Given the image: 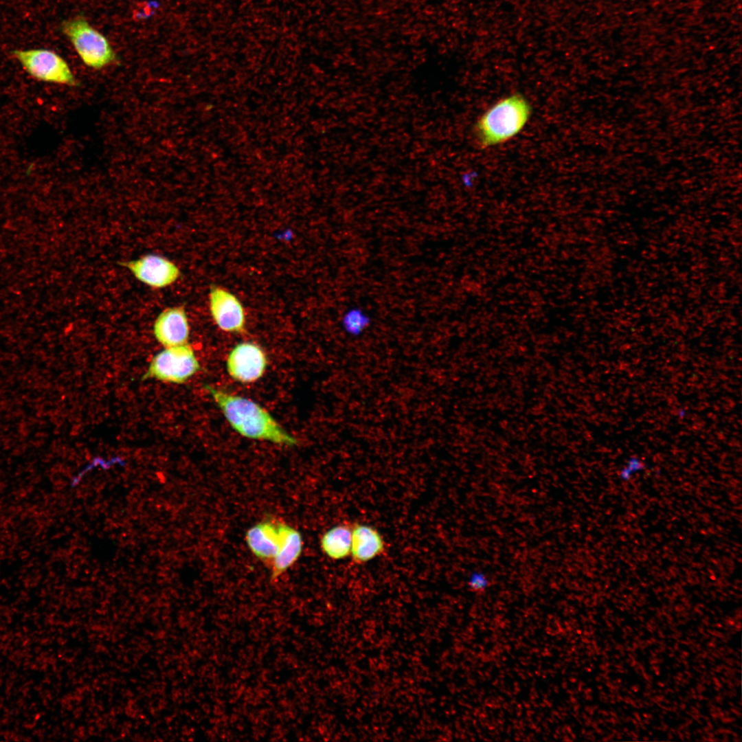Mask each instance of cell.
<instances>
[{
    "label": "cell",
    "instance_id": "5bb4252c",
    "mask_svg": "<svg viewBox=\"0 0 742 742\" xmlns=\"http://www.w3.org/2000/svg\"><path fill=\"white\" fill-rule=\"evenodd\" d=\"M371 321L370 315L366 311L359 306H352L343 315L341 325L346 334L357 337L363 334L370 326Z\"/></svg>",
    "mask_w": 742,
    "mask_h": 742
},
{
    "label": "cell",
    "instance_id": "5b68a950",
    "mask_svg": "<svg viewBox=\"0 0 742 742\" xmlns=\"http://www.w3.org/2000/svg\"><path fill=\"white\" fill-rule=\"evenodd\" d=\"M200 370L192 348L188 344L166 347L151 360L143 376L181 384Z\"/></svg>",
    "mask_w": 742,
    "mask_h": 742
},
{
    "label": "cell",
    "instance_id": "277c9868",
    "mask_svg": "<svg viewBox=\"0 0 742 742\" xmlns=\"http://www.w3.org/2000/svg\"><path fill=\"white\" fill-rule=\"evenodd\" d=\"M12 54L23 69L37 80L69 87L78 85L67 63L54 51L44 48L15 49Z\"/></svg>",
    "mask_w": 742,
    "mask_h": 742
},
{
    "label": "cell",
    "instance_id": "7c38bea8",
    "mask_svg": "<svg viewBox=\"0 0 742 742\" xmlns=\"http://www.w3.org/2000/svg\"><path fill=\"white\" fill-rule=\"evenodd\" d=\"M303 538L295 528L286 524L282 544L270 564L271 577L276 580L299 559L303 550Z\"/></svg>",
    "mask_w": 742,
    "mask_h": 742
},
{
    "label": "cell",
    "instance_id": "30bf717a",
    "mask_svg": "<svg viewBox=\"0 0 742 742\" xmlns=\"http://www.w3.org/2000/svg\"><path fill=\"white\" fill-rule=\"evenodd\" d=\"M189 330L186 313L182 306L164 309L157 316L153 326L155 338L166 347L187 344Z\"/></svg>",
    "mask_w": 742,
    "mask_h": 742
},
{
    "label": "cell",
    "instance_id": "4fadbf2b",
    "mask_svg": "<svg viewBox=\"0 0 742 742\" xmlns=\"http://www.w3.org/2000/svg\"><path fill=\"white\" fill-rule=\"evenodd\" d=\"M352 542V523L343 522L337 524L322 534L320 548L323 553L335 561L342 560L350 556Z\"/></svg>",
    "mask_w": 742,
    "mask_h": 742
},
{
    "label": "cell",
    "instance_id": "8992f818",
    "mask_svg": "<svg viewBox=\"0 0 742 742\" xmlns=\"http://www.w3.org/2000/svg\"><path fill=\"white\" fill-rule=\"evenodd\" d=\"M267 357L262 348L250 341L236 344L229 352L226 368L235 381L249 383L260 379L267 368Z\"/></svg>",
    "mask_w": 742,
    "mask_h": 742
},
{
    "label": "cell",
    "instance_id": "52a82bcc",
    "mask_svg": "<svg viewBox=\"0 0 742 742\" xmlns=\"http://www.w3.org/2000/svg\"><path fill=\"white\" fill-rule=\"evenodd\" d=\"M140 282L153 288L168 286L179 278L177 266L168 259L148 254L139 259L121 263Z\"/></svg>",
    "mask_w": 742,
    "mask_h": 742
},
{
    "label": "cell",
    "instance_id": "9c48e42d",
    "mask_svg": "<svg viewBox=\"0 0 742 742\" xmlns=\"http://www.w3.org/2000/svg\"><path fill=\"white\" fill-rule=\"evenodd\" d=\"M286 523L267 519L249 528L245 535L248 548L259 560L271 564L282 544Z\"/></svg>",
    "mask_w": 742,
    "mask_h": 742
},
{
    "label": "cell",
    "instance_id": "3957f363",
    "mask_svg": "<svg viewBox=\"0 0 742 742\" xmlns=\"http://www.w3.org/2000/svg\"><path fill=\"white\" fill-rule=\"evenodd\" d=\"M61 30L87 67L100 69L117 61V55L106 37L85 19L64 21Z\"/></svg>",
    "mask_w": 742,
    "mask_h": 742
},
{
    "label": "cell",
    "instance_id": "6da1fadb",
    "mask_svg": "<svg viewBox=\"0 0 742 742\" xmlns=\"http://www.w3.org/2000/svg\"><path fill=\"white\" fill-rule=\"evenodd\" d=\"M205 388L231 427L242 436L289 447L297 445V440L258 403L210 385Z\"/></svg>",
    "mask_w": 742,
    "mask_h": 742
},
{
    "label": "cell",
    "instance_id": "9a60e30c",
    "mask_svg": "<svg viewBox=\"0 0 742 742\" xmlns=\"http://www.w3.org/2000/svg\"><path fill=\"white\" fill-rule=\"evenodd\" d=\"M486 584L487 583L484 576L480 574H473L469 582L471 587L473 590L478 591L483 589L486 587Z\"/></svg>",
    "mask_w": 742,
    "mask_h": 742
},
{
    "label": "cell",
    "instance_id": "8fae6325",
    "mask_svg": "<svg viewBox=\"0 0 742 742\" xmlns=\"http://www.w3.org/2000/svg\"><path fill=\"white\" fill-rule=\"evenodd\" d=\"M386 543L377 529L361 523L352 524L350 557L356 564L366 563L383 555Z\"/></svg>",
    "mask_w": 742,
    "mask_h": 742
},
{
    "label": "cell",
    "instance_id": "ba28073f",
    "mask_svg": "<svg viewBox=\"0 0 742 742\" xmlns=\"http://www.w3.org/2000/svg\"><path fill=\"white\" fill-rule=\"evenodd\" d=\"M209 302L211 315L221 330L232 333H241L245 330V311L233 293L222 287L214 286L210 290Z\"/></svg>",
    "mask_w": 742,
    "mask_h": 742
},
{
    "label": "cell",
    "instance_id": "7a4b0ae2",
    "mask_svg": "<svg viewBox=\"0 0 742 742\" xmlns=\"http://www.w3.org/2000/svg\"><path fill=\"white\" fill-rule=\"evenodd\" d=\"M532 114V105L524 95H504L477 117L473 126L475 139L482 148L504 144L522 132Z\"/></svg>",
    "mask_w": 742,
    "mask_h": 742
},
{
    "label": "cell",
    "instance_id": "2e32d148",
    "mask_svg": "<svg viewBox=\"0 0 742 742\" xmlns=\"http://www.w3.org/2000/svg\"><path fill=\"white\" fill-rule=\"evenodd\" d=\"M684 412H685V411H684V410H681V411H680V412H679V414L680 415L679 416H680V417H683V416H684Z\"/></svg>",
    "mask_w": 742,
    "mask_h": 742
}]
</instances>
